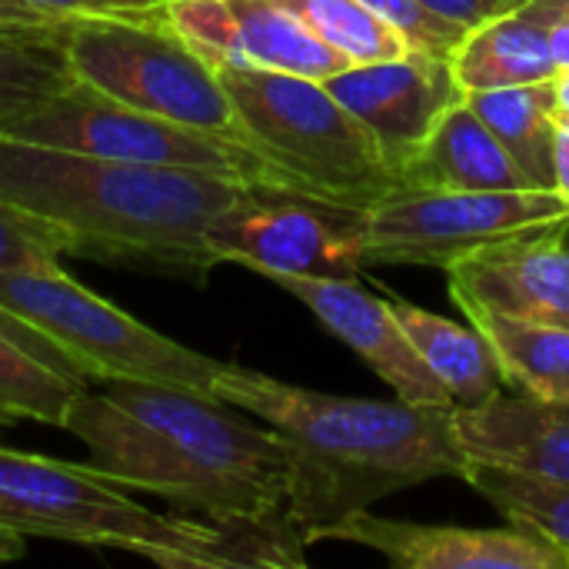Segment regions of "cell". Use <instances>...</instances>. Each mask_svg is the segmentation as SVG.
Listing matches in <instances>:
<instances>
[{"label":"cell","instance_id":"cell-26","mask_svg":"<svg viewBox=\"0 0 569 569\" xmlns=\"http://www.w3.org/2000/svg\"><path fill=\"white\" fill-rule=\"evenodd\" d=\"M63 253H73V243L60 227L0 200V273L57 270Z\"/></svg>","mask_w":569,"mask_h":569},{"label":"cell","instance_id":"cell-11","mask_svg":"<svg viewBox=\"0 0 569 569\" xmlns=\"http://www.w3.org/2000/svg\"><path fill=\"white\" fill-rule=\"evenodd\" d=\"M323 83L373 133L403 180L430 133L457 103H463L467 93L450 57L423 47L390 60L350 63Z\"/></svg>","mask_w":569,"mask_h":569},{"label":"cell","instance_id":"cell-13","mask_svg":"<svg viewBox=\"0 0 569 569\" xmlns=\"http://www.w3.org/2000/svg\"><path fill=\"white\" fill-rule=\"evenodd\" d=\"M330 540L367 547L400 569H569V550L520 523L503 530L427 527L360 510L303 533L307 547Z\"/></svg>","mask_w":569,"mask_h":569},{"label":"cell","instance_id":"cell-30","mask_svg":"<svg viewBox=\"0 0 569 569\" xmlns=\"http://www.w3.org/2000/svg\"><path fill=\"white\" fill-rule=\"evenodd\" d=\"M53 17H103V13H150L167 0H23Z\"/></svg>","mask_w":569,"mask_h":569},{"label":"cell","instance_id":"cell-1","mask_svg":"<svg viewBox=\"0 0 569 569\" xmlns=\"http://www.w3.org/2000/svg\"><path fill=\"white\" fill-rule=\"evenodd\" d=\"M87 447V467L127 490L170 500L213 523H283L290 450L273 427H253L237 407L193 390L103 380L67 413Z\"/></svg>","mask_w":569,"mask_h":569},{"label":"cell","instance_id":"cell-31","mask_svg":"<svg viewBox=\"0 0 569 569\" xmlns=\"http://www.w3.org/2000/svg\"><path fill=\"white\" fill-rule=\"evenodd\" d=\"M63 17L37 10L23 0H0V30H23V27H53Z\"/></svg>","mask_w":569,"mask_h":569},{"label":"cell","instance_id":"cell-34","mask_svg":"<svg viewBox=\"0 0 569 569\" xmlns=\"http://www.w3.org/2000/svg\"><path fill=\"white\" fill-rule=\"evenodd\" d=\"M27 537L10 530V527H0V563H10V560H20L27 553Z\"/></svg>","mask_w":569,"mask_h":569},{"label":"cell","instance_id":"cell-4","mask_svg":"<svg viewBox=\"0 0 569 569\" xmlns=\"http://www.w3.org/2000/svg\"><path fill=\"white\" fill-rule=\"evenodd\" d=\"M87 463L0 447V527L80 547H117L163 567H307L303 533L283 523L160 517Z\"/></svg>","mask_w":569,"mask_h":569},{"label":"cell","instance_id":"cell-21","mask_svg":"<svg viewBox=\"0 0 569 569\" xmlns=\"http://www.w3.org/2000/svg\"><path fill=\"white\" fill-rule=\"evenodd\" d=\"M463 317L490 340L507 383L543 400L569 403V327L490 310H463Z\"/></svg>","mask_w":569,"mask_h":569},{"label":"cell","instance_id":"cell-10","mask_svg":"<svg viewBox=\"0 0 569 569\" xmlns=\"http://www.w3.org/2000/svg\"><path fill=\"white\" fill-rule=\"evenodd\" d=\"M363 220L367 207L280 183H247L213 220L207 240L217 263H240L260 277L357 280L367 270Z\"/></svg>","mask_w":569,"mask_h":569},{"label":"cell","instance_id":"cell-2","mask_svg":"<svg viewBox=\"0 0 569 569\" xmlns=\"http://www.w3.org/2000/svg\"><path fill=\"white\" fill-rule=\"evenodd\" d=\"M217 397L273 427L290 450L287 517L300 533L370 510L437 477L467 480L453 407L303 390L227 363Z\"/></svg>","mask_w":569,"mask_h":569},{"label":"cell","instance_id":"cell-36","mask_svg":"<svg viewBox=\"0 0 569 569\" xmlns=\"http://www.w3.org/2000/svg\"><path fill=\"white\" fill-rule=\"evenodd\" d=\"M553 110L560 123H569V70H560L553 77Z\"/></svg>","mask_w":569,"mask_h":569},{"label":"cell","instance_id":"cell-12","mask_svg":"<svg viewBox=\"0 0 569 569\" xmlns=\"http://www.w3.org/2000/svg\"><path fill=\"white\" fill-rule=\"evenodd\" d=\"M160 10L213 67L280 70L310 80L350 67L343 53L273 0H167Z\"/></svg>","mask_w":569,"mask_h":569},{"label":"cell","instance_id":"cell-29","mask_svg":"<svg viewBox=\"0 0 569 569\" xmlns=\"http://www.w3.org/2000/svg\"><path fill=\"white\" fill-rule=\"evenodd\" d=\"M420 7H427L430 13L457 23V27H467V30H477L497 17H507V13H517L523 10L530 0H417Z\"/></svg>","mask_w":569,"mask_h":569},{"label":"cell","instance_id":"cell-9","mask_svg":"<svg viewBox=\"0 0 569 569\" xmlns=\"http://www.w3.org/2000/svg\"><path fill=\"white\" fill-rule=\"evenodd\" d=\"M569 220L557 190H420L407 187L363 220V267L417 263L447 270L470 250Z\"/></svg>","mask_w":569,"mask_h":569},{"label":"cell","instance_id":"cell-25","mask_svg":"<svg viewBox=\"0 0 569 569\" xmlns=\"http://www.w3.org/2000/svg\"><path fill=\"white\" fill-rule=\"evenodd\" d=\"M83 390V383L60 377L57 370L0 337V427H13L23 420L63 427L70 407Z\"/></svg>","mask_w":569,"mask_h":569},{"label":"cell","instance_id":"cell-16","mask_svg":"<svg viewBox=\"0 0 569 569\" xmlns=\"http://www.w3.org/2000/svg\"><path fill=\"white\" fill-rule=\"evenodd\" d=\"M453 430L470 463L569 483V403L533 393H497L480 407H453Z\"/></svg>","mask_w":569,"mask_h":569},{"label":"cell","instance_id":"cell-14","mask_svg":"<svg viewBox=\"0 0 569 569\" xmlns=\"http://www.w3.org/2000/svg\"><path fill=\"white\" fill-rule=\"evenodd\" d=\"M443 273L460 310L569 327V220L470 250Z\"/></svg>","mask_w":569,"mask_h":569},{"label":"cell","instance_id":"cell-15","mask_svg":"<svg viewBox=\"0 0 569 569\" xmlns=\"http://www.w3.org/2000/svg\"><path fill=\"white\" fill-rule=\"evenodd\" d=\"M267 280L293 293L337 340H343L377 377H383L400 400L420 407H453L447 387L423 363L387 300L370 297L357 280L290 273Z\"/></svg>","mask_w":569,"mask_h":569},{"label":"cell","instance_id":"cell-32","mask_svg":"<svg viewBox=\"0 0 569 569\" xmlns=\"http://www.w3.org/2000/svg\"><path fill=\"white\" fill-rule=\"evenodd\" d=\"M553 173H557V193L569 200V123L557 127V143H553Z\"/></svg>","mask_w":569,"mask_h":569},{"label":"cell","instance_id":"cell-17","mask_svg":"<svg viewBox=\"0 0 569 569\" xmlns=\"http://www.w3.org/2000/svg\"><path fill=\"white\" fill-rule=\"evenodd\" d=\"M407 187L420 190H537L500 137L457 103L407 167Z\"/></svg>","mask_w":569,"mask_h":569},{"label":"cell","instance_id":"cell-23","mask_svg":"<svg viewBox=\"0 0 569 569\" xmlns=\"http://www.w3.org/2000/svg\"><path fill=\"white\" fill-rule=\"evenodd\" d=\"M273 3L290 10L300 23H307L327 47L343 53L350 63L390 60L413 50V43L397 27H390L357 0H273Z\"/></svg>","mask_w":569,"mask_h":569},{"label":"cell","instance_id":"cell-20","mask_svg":"<svg viewBox=\"0 0 569 569\" xmlns=\"http://www.w3.org/2000/svg\"><path fill=\"white\" fill-rule=\"evenodd\" d=\"M463 100L500 137V143L537 190H557L553 143L560 120L553 110V80L500 90H467Z\"/></svg>","mask_w":569,"mask_h":569},{"label":"cell","instance_id":"cell-28","mask_svg":"<svg viewBox=\"0 0 569 569\" xmlns=\"http://www.w3.org/2000/svg\"><path fill=\"white\" fill-rule=\"evenodd\" d=\"M0 337H7L10 343H17L23 353H30L33 360L47 363L50 370H57L60 377L73 380V383H83L90 387V377L70 360V353H63L47 333H40L37 327H30L27 320H20L17 313H10L7 307H0Z\"/></svg>","mask_w":569,"mask_h":569},{"label":"cell","instance_id":"cell-35","mask_svg":"<svg viewBox=\"0 0 569 569\" xmlns=\"http://www.w3.org/2000/svg\"><path fill=\"white\" fill-rule=\"evenodd\" d=\"M550 50L560 70H569V23H550Z\"/></svg>","mask_w":569,"mask_h":569},{"label":"cell","instance_id":"cell-27","mask_svg":"<svg viewBox=\"0 0 569 569\" xmlns=\"http://www.w3.org/2000/svg\"><path fill=\"white\" fill-rule=\"evenodd\" d=\"M357 3H363L370 13H377L380 20L397 27L413 47H423V50H433L443 57H453L457 47L463 43V37L470 33L467 27H457V23L430 13L417 0H357Z\"/></svg>","mask_w":569,"mask_h":569},{"label":"cell","instance_id":"cell-7","mask_svg":"<svg viewBox=\"0 0 569 569\" xmlns=\"http://www.w3.org/2000/svg\"><path fill=\"white\" fill-rule=\"evenodd\" d=\"M0 307L47 333L93 380H140L217 397L227 363L197 353L57 270L0 273ZM220 400V397H217Z\"/></svg>","mask_w":569,"mask_h":569},{"label":"cell","instance_id":"cell-8","mask_svg":"<svg viewBox=\"0 0 569 569\" xmlns=\"http://www.w3.org/2000/svg\"><path fill=\"white\" fill-rule=\"evenodd\" d=\"M3 137L123 163L203 170L243 183H280L300 190L277 163H270L253 147L147 113L83 80H73L67 90L40 103L33 113L17 120Z\"/></svg>","mask_w":569,"mask_h":569},{"label":"cell","instance_id":"cell-22","mask_svg":"<svg viewBox=\"0 0 569 569\" xmlns=\"http://www.w3.org/2000/svg\"><path fill=\"white\" fill-rule=\"evenodd\" d=\"M73 80L60 23L0 30V137Z\"/></svg>","mask_w":569,"mask_h":569},{"label":"cell","instance_id":"cell-3","mask_svg":"<svg viewBox=\"0 0 569 569\" xmlns=\"http://www.w3.org/2000/svg\"><path fill=\"white\" fill-rule=\"evenodd\" d=\"M243 180L90 157L0 137V200L60 227L77 257L150 263L203 280L213 220Z\"/></svg>","mask_w":569,"mask_h":569},{"label":"cell","instance_id":"cell-19","mask_svg":"<svg viewBox=\"0 0 569 569\" xmlns=\"http://www.w3.org/2000/svg\"><path fill=\"white\" fill-rule=\"evenodd\" d=\"M450 63L463 90L540 83L560 73L550 50V27L530 20L520 10L470 30Z\"/></svg>","mask_w":569,"mask_h":569},{"label":"cell","instance_id":"cell-6","mask_svg":"<svg viewBox=\"0 0 569 569\" xmlns=\"http://www.w3.org/2000/svg\"><path fill=\"white\" fill-rule=\"evenodd\" d=\"M60 43L77 80L147 113L247 143L217 67L170 27L160 7L150 13L63 17Z\"/></svg>","mask_w":569,"mask_h":569},{"label":"cell","instance_id":"cell-24","mask_svg":"<svg viewBox=\"0 0 569 569\" xmlns=\"http://www.w3.org/2000/svg\"><path fill=\"white\" fill-rule=\"evenodd\" d=\"M467 483L507 520L530 527L569 550V483L533 480L513 470L470 463Z\"/></svg>","mask_w":569,"mask_h":569},{"label":"cell","instance_id":"cell-18","mask_svg":"<svg viewBox=\"0 0 569 569\" xmlns=\"http://www.w3.org/2000/svg\"><path fill=\"white\" fill-rule=\"evenodd\" d=\"M390 310L423 363L447 387L453 407H480L507 390L503 367L473 323H453L407 300H390Z\"/></svg>","mask_w":569,"mask_h":569},{"label":"cell","instance_id":"cell-33","mask_svg":"<svg viewBox=\"0 0 569 569\" xmlns=\"http://www.w3.org/2000/svg\"><path fill=\"white\" fill-rule=\"evenodd\" d=\"M520 13L530 20L550 27V23H569V0H530Z\"/></svg>","mask_w":569,"mask_h":569},{"label":"cell","instance_id":"cell-5","mask_svg":"<svg viewBox=\"0 0 569 569\" xmlns=\"http://www.w3.org/2000/svg\"><path fill=\"white\" fill-rule=\"evenodd\" d=\"M247 143L277 163L300 190L350 207H373L407 190L373 133L327 90L323 80L217 67Z\"/></svg>","mask_w":569,"mask_h":569}]
</instances>
